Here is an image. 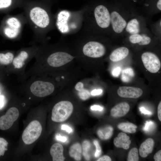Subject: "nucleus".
<instances>
[{"mask_svg": "<svg viewBox=\"0 0 161 161\" xmlns=\"http://www.w3.org/2000/svg\"><path fill=\"white\" fill-rule=\"evenodd\" d=\"M111 36H119L124 33L127 22L131 16L125 13L133 5L137 4L127 0H110Z\"/></svg>", "mask_w": 161, "mask_h": 161, "instance_id": "obj_3", "label": "nucleus"}, {"mask_svg": "<svg viewBox=\"0 0 161 161\" xmlns=\"http://www.w3.org/2000/svg\"><path fill=\"white\" fill-rule=\"evenodd\" d=\"M52 4L43 0H24L22 7L23 13L36 41H45L47 33L55 27Z\"/></svg>", "mask_w": 161, "mask_h": 161, "instance_id": "obj_1", "label": "nucleus"}, {"mask_svg": "<svg viewBox=\"0 0 161 161\" xmlns=\"http://www.w3.org/2000/svg\"><path fill=\"white\" fill-rule=\"evenodd\" d=\"M102 92V90L101 89H95L92 91L91 94L92 95H96L100 94Z\"/></svg>", "mask_w": 161, "mask_h": 161, "instance_id": "obj_44", "label": "nucleus"}, {"mask_svg": "<svg viewBox=\"0 0 161 161\" xmlns=\"http://www.w3.org/2000/svg\"><path fill=\"white\" fill-rule=\"evenodd\" d=\"M129 41L132 44H137L144 46L149 44L151 41L152 37L144 31L141 33L129 35L128 36Z\"/></svg>", "mask_w": 161, "mask_h": 161, "instance_id": "obj_15", "label": "nucleus"}, {"mask_svg": "<svg viewBox=\"0 0 161 161\" xmlns=\"http://www.w3.org/2000/svg\"><path fill=\"white\" fill-rule=\"evenodd\" d=\"M75 57L64 51H58L50 54L47 58L48 64L51 66L58 67L63 66L72 61Z\"/></svg>", "mask_w": 161, "mask_h": 161, "instance_id": "obj_9", "label": "nucleus"}, {"mask_svg": "<svg viewBox=\"0 0 161 161\" xmlns=\"http://www.w3.org/2000/svg\"><path fill=\"white\" fill-rule=\"evenodd\" d=\"M140 110L144 114H151V112L146 110L144 107H140Z\"/></svg>", "mask_w": 161, "mask_h": 161, "instance_id": "obj_45", "label": "nucleus"}, {"mask_svg": "<svg viewBox=\"0 0 161 161\" xmlns=\"http://www.w3.org/2000/svg\"><path fill=\"white\" fill-rule=\"evenodd\" d=\"M140 7L145 12L149 13L161 11V0H142L140 1Z\"/></svg>", "mask_w": 161, "mask_h": 161, "instance_id": "obj_16", "label": "nucleus"}, {"mask_svg": "<svg viewBox=\"0 0 161 161\" xmlns=\"http://www.w3.org/2000/svg\"><path fill=\"white\" fill-rule=\"evenodd\" d=\"M143 18L139 16H131L129 19L125 29L124 32L128 36L137 34L144 31V21Z\"/></svg>", "mask_w": 161, "mask_h": 161, "instance_id": "obj_12", "label": "nucleus"}, {"mask_svg": "<svg viewBox=\"0 0 161 161\" xmlns=\"http://www.w3.org/2000/svg\"><path fill=\"white\" fill-rule=\"evenodd\" d=\"M154 142L151 138H149L144 141L140 145L139 149L140 156L145 158L153 151Z\"/></svg>", "mask_w": 161, "mask_h": 161, "instance_id": "obj_20", "label": "nucleus"}, {"mask_svg": "<svg viewBox=\"0 0 161 161\" xmlns=\"http://www.w3.org/2000/svg\"><path fill=\"white\" fill-rule=\"evenodd\" d=\"M28 57L29 54L28 52L25 50L21 51L13 60V63L15 68H21L24 65L25 61Z\"/></svg>", "mask_w": 161, "mask_h": 161, "instance_id": "obj_23", "label": "nucleus"}, {"mask_svg": "<svg viewBox=\"0 0 161 161\" xmlns=\"http://www.w3.org/2000/svg\"><path fill=\"white\" fill-rule=\"evenodd\" d=\"M132 1L137 4H139L140 3V0H127Z\"/></svg>", "mask_w": 161, "mask_h": 161, "instance_id": "obj_46", "label": "nucleus"}, {"mask_svg": "<svg viewBox=\"0 0 161 161\" xmlns=\"http://www.w3.org/2000/svg\"><path fill=\"white\" fill-rule=\"evenodd\" d=\"M57 140L63 142H66L67 140V138L66 136H61L60 134H57L55 136Z\"/></svg>", "mask_w": 161, "mask_h": 161, "instance_id": "obj_35", "label": "nucleus"}, {"mask_svg": "<svg viewBox=\"0 0 161 161\" xmlns=\"http://www.w3.org/2000/svg\"><path fill=\"white\" fill-rule=\"evenodd\" d=\"M120 71L121 69L120 67H117L115 68L112 71V75L114 77H117L120 75Z\"/></svg>", "mask_w": 161, "mask_h": 161, "instance_id": "obj_38", "label": "nucleus"}, {"mask_svg": "<svg viewBox=\"0 0 161 161\" xmlns=\"http://www.w3.org/2000/svg\"><path fill=\"white\" fill-rule=\"evenodd\" d=\"M44 1H47L48 2H49L52 3V2L53 1V0H43Z\"/></svg>", "mask_w": 161, "mask_h": 161, "instance_id": "obj_47", "label": "nucleus"}, {"mask_svg": "<svg viewBox=\"0 0 161 161\" xmlns=\"http://www.w3.org/2000/svg\"><path fill=\"white\" fill-rule=\"evenodd\" d=\"M154 159L155 161H161V150H160L154 155Z\"/></svg>", "mask_w": 161, "mask_h": 161, "instance_id": "obj_37", "label": "nucleus"}, {"mask_svg": "<svg viewBox=\"0 0 161 161\" xmlns=\"http://www.w3.org/2000/svg\"><path fill=\"white\" fill-rule=\"evenodd\" d=\"M82 148V154L84 158L86 160H89L90 159V156L89 154V152L91 148L90 142L88 140L84 141L83 143Z\"/></svg>", "mask_w": 161, "mask_h": 161, "instance_id": "obj_29", "label": "nucleus"}, {"mask_svg": "<svg viewBox=\"0 0 161 161\" xmlns=\"http://www.w3.org/2000/svg\"><path fill=\"white\" fill-rule=\"evenodd\" d=\"M6 103V100L3 95H0V110L2 109Z\"/></svg>", "mask_w": 161, "mask_h": 161, "instance_id": "obj_34", "label": "nucleus"}, {"mask_svg": "<svg viewBox=\"0 0 161 161\" xmlns=\"http://www.w3.org/2000/svg\"><path fill=\"white\" fill-rule=\"evenodd\" d=\"M83 7L76 11L59 10L55 16V27L63 34H71L77 32L83 25Z\"/></svg>", "mask_w": 161, "mask_h": 161, "instance_id": "obj_4", "label": "nucleus"}, {"mask_svg": "<svg viewBox=\"0 0 161 161\" xmlns=\"http://www.w3.org/2000/svg\"><path fill=\"white\" fill-rule=\"evenodd\" d=\"M83 8L82 32L107 37L111 36L109 1L95 0Z\"/></svg>", "mask_w": 161, "mask_h": 161, "instance_id": "obj_2", "label": "nucleus"}, {"mask_svg": "<svg viewBox=\"0 0 161 161\" xmlns=\"http://www.w3.org/2000/svg\"><path fill=\"white\" fill-rule=\"evenodd\" d=\"M139 160L138 152L136 148H132L129 151L127 159L128 161H138Z\"/></svg>", "mask_w": 161, "mask_h": 161, "instance_id": "obj_30", "label": "nucleus"}, {"mask_svg": "<svg viewBox=\"0 0 161 161\" xmlns=\"http://www.w3.org/2000/svg\"><path fill=\"white\" fill-rule=\"evenodd\" d=\"M141 58L145 68L150 72L156 73L160 69L161 62L155 54L150 52H146L142 54Z\"/></svg>", "mask_w": 161, "mask_h": 161, "instance_id": "obj_11", "label": "nucleus"}, {"mask_svg": "<svg viewBox=\"0 0 161 161\" xmlns=\"http://www.w3.org/2000/svg\"><path fill=\"white\" fill-rule=\"evenodd\" d=\"M111 158L107 155L104 156L97 160V161H111Z\"/></svg>", "mask_w": 161, "mask_h": 161, "instance_id": "obj_40", "label": "nucleus"}, {"mask_svg": "<svg viewBox=\"0 0 161 161\" xmlns=\"http://www.w3.org/2000/svg\"><path fill=\"white\" fill-rule=\"evenodd\" d=\"M130 106L126 102H122L116 105L111 109L110 114L114 118L122 117L129 112Z\"/></svg>", "mask_w": 161, "mask_h": 161, "instance_id": "obj_17", "label": "nucleus"}, {"mask_svg": "<svg viewBox=\"0 0 161 161\" xmlns=\"http://www.w3.org/2000/svg\"><path fill=\"white\" fill-rule=\"evenodd\" d=\"M154 124V123L152 121H146L145 124V126L143 128V130L145 131H148L149 129V128L150 127V126Z\"/></svg>", "mask_w": 161, "mask_h": 161, "instance_id": "obj_39", "label": "nucleus"}, {"mask_svg": "<svg viewBox=\"0 0 161 161\" xmlns=\"http://www.w3.org/2000/svg\"><path fill=\"white\" fill-rule=\"evenodd\" d=\"M129 53V49L124 47H119L114 50L109 55L110 59L113 62H118L126 58Z\"/></svg>", "mask_w": 161, "mask_h": 161, "instance_id": "obj_18", "label": "nucleus"}, {"mask_svg": "<svg viewBox=\"0 0 161 161\" xmlns=\"http://www.w3.org/2000/svg\"><path fill=\"white\" fill-rule=\"evenodd\" d=\"M73 110L72 103L67 100H63L56 103L52 110L51 119L56 122H62L66 120L71 115Z\"/></svg>", "mask_w": 161, "mask_h": 161, "instance_id": "obj_7", "label": "nucleus"}, {"mask_svg": "<svg viewBox=\"0 0 161 161\" xmlns=\"http://www.w3.org/2000/svg\"><path fill=\"white\" fill-rule=\"evenodd\" d=\"M93 143L96 148V151L95 156L96 157H99L101 153V149L98 141L97 140H94Z\"/></svg>", "mask_w": 161, "mask_h": 161, "instance_id": "obj_33", "label": "nucleus"}, {"mask_svg": "<svg viewBox=\"0 0 161 161\" xmlns=\"http://www.w3.org/2000/svg\"><path fill=\"white\" fill-rule=\"evenodd\" d=\"M134 72L131 68H126L122 72L121 79L124 82H128L134 77Z\"/></svg>", "mask_w": 161, "mask_h": 161, "instance_id": "obj_28", "label": "nucleus"}, {"mask_svg": "<svg viewBox=\"0 0 161 161\" xmlns=\"http://www.w3.org/2000/svg\"><path fill=\"white\" fill-rule=\"evenodd\" d=\"M82 153V147L79 143H74L71 146L69 149V156L76 161L81 160Z\"/></svg>", "mask_w": 161, "mask_h": 161, "instance_id": "obj_24", "label": "nucleus"}, {"mask_svg": "<svg viewBox=\"0 0 161 161\" xmlns=\"http://www.w3.org/2000/svg\"></svg>", "mask_w": 161, "mask_h": 161, "instance_id": "obj_49", "label": "nucleus"}, {"mask_svg": "<svg viewBox=\"0 0 161 161\" xmlns=\"http://www.w3.org/2000/svg\"><path fill=\"white\" fill-rule=\"evenodd\" d=\"M31 92L35 96L43 97L51 94L54 90V86L51 83L41 80L34 82L30 86Z\"/></svg>", "mask_w": 161, "mask_h": 161, "instance_id": "obj_10", "label": "nucleus"}, {"mask_svg": "<svg viewBox=\"0 0 161 161\" xmlns=\"http://www.w3.org/2000/svg\"><path fill=\"white\" fill-rule=\"evenodd\" d=\"M14 57L13 53L10 52L0 53V63L5 65L9 64L13 61Z\"/></svg>", "mask_w": 161, "mask_h": 161, "instance_id": "obj_27", "label": "nucleus"}, {"mask_svg": "<svg viewBox=\"0 0 161 161\" xmlns=\"http://www.w3.org/2000/svg\"><path fill=\"white\" fill-rule=\"evenodd\" d=\"M42 131V126L38 121H31L23 132L22 138L23 142L27 145L32 144L38 138Z\"/></svg>", "mask_w": 161, "mask_h": 161, "instance_id": "obj_8", "label": "nucleus"}, {"mask_svg": "<svg viewBox=\"0 0 161 161\" xmlns=\"http://www.w3.org/2000/svg\"><path fill=\"white\" fill-rule=\"evenodd\" d=\"M91 109L93 110L101 111L103 110V108L100 106L94 105L91 106Z\"/></svg>", "mask_w": 161, "mask_h": 161, "instance_id": "obj_42", "label": "nucleus"}, {"mask_svg": "<svg viewBox=\"0 0 161 161\" xmlns=\"http://www.w3.org/2000/svg\"><path fill=\"white\" fill-rule=\"evenodd\" d=\"M78 41L80 45V51L88 58H97L104 56L106 49L101 40L104 37L81 32Z\"/></svg>", "mask_w": 161, "mask_h": 161, "instance_id": "obj_5", "label": "nucleus"}, {"mask_svg": "<svg viewBox=\"0 0 161 161\" xmlns=\"http://www.w3.org/2000/svg\"><path fill=\"white\" fill-rule=\"evenodd\" d=\"M157 114L159 120L161 121V102L159 103L157 108Z\"/></svg>", "mask_w": 161, "mask_h": 161, "instance_id": "obj_41", "label": "nucleus"}, {"mask_svg": "<svg viewBox=\"0 0 161 161\" xmlns=\"http://www.w3.org/2000/svg\"><path fill=\"white\" fill-rule=\"evenodd\" d=\"M117 128L124 132L134 133L136 132V129L137 128V126L132 123L122 122L118 125Z\"/></svg>", "mask_w": 161, "mask_h": 161, "instance_id": "obj_26", "label": "nucleus"}, {"mask_svg": "<svg viewBox=\"0 0 161 161\" xmlns=\"http://www.w3.org/2000/svg\"><path fill=\"white\" fill-rule=\"evenodd\" d=\"M61 129L63 130H65L69 133H70L73 131L72 129L66 125H62L61 126Z\"/></svg>", "mask_w": 161, "mask_h": 161, "instance_id": "obj_36", "label": "nucleus"}, {"mask_svg": "<svg viewBox=\"0 0 161 161\" xmlns=\"http://www.w3.org/2000/svg\"><path fill=\"white\" fill-rule=\"evenodd\" d=\"M27 24L23 13L10 16L7 18L3 27V32L9 39L16 40L21 38L24 25Z\"/></svg>", "mask_w": 161, "mask_h": 161, "instance_id": "obj_6", "label": "nucleus"}, {"mask_svg": "<svg viewBox=\"0 0 161 161\" xmlns=\"http://www.w3.org/2000/svg\"><path fill=\"white\" fill-rule=\"evenodd\" d=\"M64 148L59 143H55L51 147L50 153L53 161H64L65 158L63 155Z\"/></svg>", "mask_w": 161, "mask_h": 161, "instance_id": "obj_21", "label": "nucleus"}, {"mask_svg": "<svg viewBox=\"0 0 161 161\" xmlns=\"http://www.w3.org/2000/svg\"><path fill=\"white\" fill-rule=\"evenodd\" d=\"M83 88V85L82 83L79 82L76 84L75 88L76 90L78 91L80 90L81 89Z\"/></svg>", "mask_w": 161, "mask_h": 161, "instance_id": "obj_43", "label": "nucleus"}, {"mask_svg": "<svg viewBox=\"0 0 161 161\" xmlns=\"http://www.w3.org/2000/svg\"><path fill=\"white\" fill-rule=\"evenodd\" d=\"M8 143L4 139L0 137V157L3 156L5 152L7 150Z\"/></svg>", "mask_w": 161, "mask_h": 161, "instance_id": "obj_31", "label": "nucleus"}, {"mask_svg": "<svg viewBox=\"0 0 161 161\" xmlns=\"http://www.w3.org/2000/svg\"><path fill=\"white\" fill-rule=\"evenodd\" d=\"M140 0V1H141V0Z\"/></svg>", "mask_w": 161, "mask_h": 161, "instance_id": "obj_48", "label": "nucleus"}, {"mask_svg": "<svg viewBox=\"0 0 161 161\" xmlns=\"http://www.w3.org/2000/svg\"><path fill=\"white\" fill-rule=\"evenodd\" d=\"M24 0H0V10H13L22 8Z\"/></svg>", "mask_w": 161, "mask_h": 161, "instance_id": "obj_22", "label": "nucleus"}, {"mask_svg": "<svg viewBox=\"0 0 161 161\" xmlns=\"http://www.w3.org/2000/svg\"><path fill=\"white\" fill-rule=\"evenodd\" d=\"M113 132V128L109 126L99 129L97 131V134L100 139L105 140L109 139L112 137Z\"/></svg>", "mask_w": 161, "mask_h": 161, "instance_id": "obj_25", "label": "nucleus"}, {"mask_svg": "<svg viewBox=\"0 0 161 161\" xmlns=\"http://www.w3.org/2000/svg\"><path fill=\"white\" fill-rule=\"evenodd\" d=\"M131 143L129 136L123 132L119 133L114 140V143L116 147L126 150L129 149Z\"/></svg>", "mask_w": 161, "mask_h": 161, "instance_id": "obj_19", "label": "nucleus"}, {"mask_svg": "<svg viewBox=\"0 0 161 161\" xmlns=\"http://www.w3.org/2000/svg\"><path fill=\"white\" fill-rule=\"evenodd\" d=\"M19 116L18 109L15 107L9 108L6 114L0 117V129L3 130L10 128Z\"/></svg>", "mask_w": 161, "mask_h": 161, "instance_id": "obj_13", "label": "nucleus"}, {"mask_svg": "<svg viewBox=\"0 0 161 161\" xmlns=\"http://www.w3.org/2000/svg\"><path fill=\"white\" fill-rule=\"evenodd\" d=\"M143 93V91L140 88L130 86H120L117 90L118 95L123 98H137Z\"/></svg>", "mask_w": 161, "mask_h": 161, "instance_id": "obj_14", "label": "nucleus"}, {"mask_svg": "<svg viewBox=\"0 0 161 161\" xmlns=\"http://www.w3.org/2000/svg\"><path fill=\"white\" fill-rule=\"evenodd\" d=\"M78 95L79 97L82 100H85L88 99L90 97L89 92L83 88L78 91Z\"/></svg>", "mask_w": 161, "mask_h": 161, "instance_id": "obj_32", "label": "nucleus"}]
</instances>
